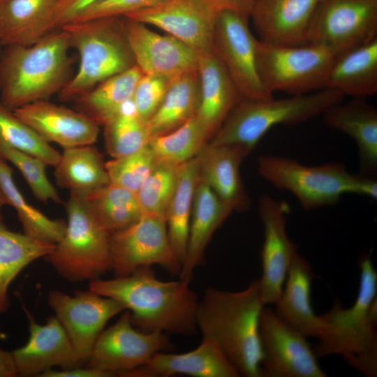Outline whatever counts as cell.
Returning <instances> with one entry per match:
<instances>
[{
  "instance_id": "6da1fadb",
  "label": "cell",
  "mask_w": 377,
  "mask_h": 377,
  "mask_svg": "<svg viewBox=\"0 0 377 377\" xmlns=\"http://www.w3.org/2000/svg\"><path fill=\"white\" fill-rule=\"evenodd\" d=\"M264 306L258 279L240 291L207 288L198 300L197 329L202 339L218 346L239 376H261L259 325Z\"/></svg>"
},
{
  "instance_id": "7a4b0ae2",
  "label": "cell",
  "mask_w": 377,
  "mask_h": 377,
  "mask_svg": "<svg viewBox=\"0 0 377 377\" xmlns=\"http://www.w3.org/2000/svg\"><path fill=\"white\" fill-rule=\"evenodd\" d=\"M89 289L121 302L130 312L133 325L142 332L190 336L198 330L195 313L199 300L189 283L161 281L151 267H141L124 277L91 280Z\"/></svg>"
},
{
  "instance_id": "3957f363",
  "label": "cell",
  "mask_w": 377,
  "mask_h": 377,
  "mask_svg": "<svg viewBox=\"0 0 377 377\" xmlns=\"http://www.w3.org/2000/svg\"><path fill=\"white\" fill-rule=\"evenodd\" d=\"M70 47L62 29L30 45L4 46L0 54V101L13 110L59 93L72 77Z\"/></svg>"
},
{
  "instance_id": "277c9868",
  "label": "cell",
  "mask_w": 377,
  "mask_h": 377,
  "mask_svg": "<svg viewBox=\"0 0 377 377\" xmlns=\"http://www.w3.org/2000/svg\"><path fill=\"white\" fill-rule=\"evenodd\" d=\"M360 287L346 309L336 302L321 315L323 328L313 348L318 357L340 355L363 375L377 376V272L368 255L359 261Z\"/></svg>"
},
{
  "instance_id": "5b68a950",
  "label": "cell",
  "mask_w": 377,
  "mask_h": 377,
  "mask_svg": "<svg viewBox=\"0 0 377 377\" xmlns=\"http://www.w3.org/2000/svg\"><path fill=\"white\" fill-rule=\"evenodd\" d=\"M60 29L66 31L80 57L77 72L59 93L61 101H75L103 80L136 65L124 17L71 22Z\"/></svg>"
},
{
  "instance_id": "8992f818",
  "label": "cell",
  "mask_w": 377,
  "mask_h": 377,
  "mask_svg": "<svg viewBox=\"0 0 377 377\" xmlns=\"http://www.w3.org/2000/svg\"><path fill=\"white\" fill-rule=\"evenodd\" d=\"M258 170L276 188L291 192L304 210L334 205L347 193L377 196L374 179L351 174L340 163L309 166L286 157L262 155Z\"/></svg>"
},
{
  "instance_id": "52a82bcc",
  "label": "cell",
  "mask_w": 377,
  "mask_h": 377,
  "mask_svg": "<svg viewBox=\"0 0 377 377\" xmlns=\"http://www.w3.org/2000/svg\"><path fill=\"white\" fill-rule=\"evenodd\" d=\"M344 95L325 88L318 92L275 100H242L210 140L212 145H239L251 151L278 124H297L323 114Z\"/></svg>"
},
{
  "instance_id": "ba28073f",
  "label": "cell",
  "mask_w": 377,
  "mask_h": 377,
  "mask_svg": "<svg viewBox=\"0 0 377 377\" xmlns=\"http://www.w3.org/2000/svg\"><path fill=\"white\" fill-rule=\"evenodd\" d=\"M66 209L64 235L45 259L70 281L98 279L112 269L110 234L96 219L87 198L70 193Z\"/></svg>"
},
{
  "instance_id": "9c48e42d",
  "label": "cell",
  "mask_w": 377,
  "mask_h": 377,
  "mask_svg": "<svg viewBox=\"0 0 377 377\" xmlns=\"http://www.w3.org/2000/svg\"><path fill=\"white\" fill-rule=\"evenodd\" d=\"M337 56L318 44L281 45L261 40L257 43L259 75L272 94L280 91L302 95L325 89L327 73Z\"/></svg>"
},
{
  "instance_id": "30bf717a",
  "label": "cell",
  "mask_w": 377,
  "mask_h": 377,
  "mask_svg": "<svg viewBox=\"0 0 377 377\" xmlns=\"http://www.w3.org/2000/svg\"><path fill=\"white\" fill-rule=\"evenodd\" d=\"M114 277H124L145 267L158 265L179 274L182 263L170 244L165 220L143 214L130 226L110 235Z\"/></svg>"
},
{
  "instance_id": "8fae6325",
  "label": "cell",
  "mask_w": 377,
  "mask_h": 377,
  "mask_svg": "<svg viewBox=\"0 0 377 377\" xmlns=\"http://www.w3.org/2000/svg\"><path fill=\"white\" fill-rule=\"evenodd\" d=\"M377 0H321L306 43L325 45L338 55L376 38Z\"/></svg>"
},
{
  "instance_id": "7c38bea8",
  "label": "cell",
  "mask_w": 377,
  "mask_h": 377,
  "mask_svg": "<svg viewBox=\"0 0 377 377\" xmlns=\"http://www.w3.org/2000/svg\"><path fill=\"white\" fill-rule=\"evenodd\" d=\"M249 17L221 10L214 32V50L226 68L242 100L273 98L265 88L257 65L258 40L248 24Z\"/></svg>"
},
{
  "instance_id": "4fadbf2b",
  "label": "cell",
  "mask_w": 377,
  "mask_h": 377,
  "mask_svg": "<svg viewBox=\"0 0 377 377\" xmlns=\"http://www.w3.org/2000/svg\"><path fill=\"white\" fill-rule=\"evenodd\" d=\"M47 302L72 343L78 367L86 366L106 323L126 309L117 300L89 289L73 295L53 290Z\"/></svg>"
},
{
  "instance_id": "5bb4252c",
  "label": "cell",
  "mask_w": 377,
  "mask_h": 377,
  "mask_svg": "<svg viewBox=\"0 0 377 377\" xmlns=\"http://www.w3.org/2000/svg\"><path fill=\"white\" fill-rule=\"evenodd\" d=\"M259 332L263 358V377H326L306 337L296 330L275 313L263 307Z\"/></svg>"
},
{
  "instance_id": "9a60e30c",
  "label": "cell",
  "mask_w": 377,
  "mask_h": 377,
  "mask_svg": "<svg viewBox=\"0 0 377 377\" xmlns=\"http://www.w3.org/2000/svg\"><path fill=\"white\" fill-rule=\"evenodd\" d=\"M170 348L165 333L145 332L137 329L127 311L101 333L86 366L121 374L145 364L157 353Z\"/></svg>"
},
{
  "instance_id": "2e32d148",
  "label": "cell",
  "mask_w": 377,
  "mask_h": 377,
  "mask_svg": "<svg viewBox=\"0 0 377 377\" xmlns=\"http://www.w3.org/2000/svg\"><path fill=\"white\" fill-rule=\"evenodd\" d=\"M221 11L213 0H164L124 17L161 29L200 54L214 50V27Z\"/></svg>"
},
{
  "instance_id": "e0dca14e",
  "label": "cell",
  "mask_w": 377,
  "mask_h": 377,
  "mask_svg": "<svg viewBox=\"0 0 377 377\" xmlns=\"http://www.w3.org/2000/svg\"><path fill=\"white\" fill-rule=\"evenodd\" d=\"M259 216L264 227L261 251L262 275L258 279L260 293L265 306L279 299L290 264L297 253V246L286 232L288 204L269 195L259 201Z\"/></svg>"
},
{
  "instance_id": "ac0fdd59",
  "label": "cell",
  "mask_w": 377,
  "mask_h": 377,
  "mask_svg": "<svg viewBox=\"0 0 377 377\" xmlns=\"http://www.w3.org/2000/svg\"><path fill=\"white\" fill-rule=\"evenodd\" d=\"M124 19L135 64L144 74L160 75L172 81L198 71V54L189 46L171 35L151 31L144 23Z\"/></svg>"
},
{
  "instance_id": "d6986e66",
  "label": "cell",
  "mask_w": 377,
  "mask_h": 377,
  "mask_svg": "<svg viewBox=\"0 0 377 377\" xmlns=\"http://www.w3.org/2000/svg\"><path fill=\"white\" fill-rule=\"evenodd\" d=\"M29 329L28 341L11 351L17 376H39L54 367L61 369L78 367L72 343L63 326L54 316L40 325L23 306Z\"/></svg>"
},
{
  "instance_id": "ffe728a7",
  "label": "cell",
  "mask_w": 377,
  "mask_h": 377,
  "mask_svg": "<svg viewBox=\"0 0 377 377\" xmlns=\"http://www.w3.org/2000/svg\"><path fill=\"white\" fill-rule=\"evenodd\" d=\"M13 112L45 141L64 149L93 145L98 135L99 125L89 117L47 100L27 104Z\"/></svg>"
},
{
  "instance_id": "44dd1931",
  "label": "cell",
  "mask_w": 377,
  "mask_h": 377,
  "mask_svg": "<svg viewBox=\"0 0 377 377\" xmlns=\"http://www.w3.org/2000/svg\"><path fill=\"white\" fill-rule=\"evenodd\" d=\"M321 0H255L250 17L263 41L306 44L309 27Z\"/></svg>"
},
{
  "instance_id": "7402d4cb",
  "label": "cell",
  "mask_w": 377,
  "mask_h": 377,
  "mask_svg": "<svg viewBox=\"0 0 377 377\" xmlns=\"http://www.w3.org/2000/svg\"><path fill=\"white\" fill-rule=\"evenodd\" d=\"M200 102L196 117L209 141L242 100L215 50L198 54Z\"/></svg>"
},
{
  "instance_id": "603a6c76",
  "label": "cell",
  "mask_w": 377,
  "mask_h": 377,
  "mask_svg": "<svg viewBox=\"0 0 377 377\" xmlns=\"http://www.w3.org/2000/svg\"><path fill=\"white\" fill-rule=\"evenodd\" d=\"M238 377L239 374L218 346L202 339L194 350L184 353L161 351L145 364L120 376L132 377L172 376Z\"/></svg>"
},
{
  "instance_id": "cb8c5ba5",
  "label": "cell",
  "mask_w": 377,
  "mask_h": 377,
  "mask_svg": "<svg viewBox=\"0 0 377 377\" xmlns=\"http://www.w3.org/2000/svg\"><path fill=\"white\" fill-rule=\"evenodd\" d=\"M250 152L239 145L207 144L198 154L200 179L233 211L250 206L240 175L241 163Z\"/></svg>"
},
{
  "instance_id": "d4e9b609",
  "label": "cell",
  "mask_w": 377,
  "mask_h": 377,
  "mask_svg": "<svg viewBox=\"0 0 377 377\" xmlns=\"http://www.w3.org/2000/svg\"><path fill=\"white\" fill-rule=\"evenodd\" d=\"M232 212L200 179L193 197L186 253L179 274L180 280L190 283L195 268L202 263L214 232Z\"/></svg>"
},
{
  "instance_id": "484cf974",
  "label": "cell",
  "mask_w": 377,
  "mask_h": 377,
  "mask_svg": "<svg viewBox=\"0 0 377 377\" xmlns=\"http://www.w3.org/2000/svg\"><path fill=\"white\" fill-rule=\"evenodd\" d=\"M313 273L309 263L299 253L288 271L282 293L274 304L276 315L305 337L318 338L323 328L321 316L315 313L311 302Z\"/></svg>"
},
{
  "instance_id": "4316f807",
  "label": "cell",
  "mask_w": 377,
  "mask_h": 377,
  "mask_svg": "<svg viewBox=\"0 0 377 377\" xmlns=\"http://www.w3.org/2000/svg\"><path fill=\"white\" fill-rule=\"evenodd\" d=\"M323 115L329 127L354 139L362 171L374 175L377 170L376 109L364 98L355 97L345 104L332 106Z\"/></svg>"
},
{
  "instance_id": "83f0119b",
  "label": "cell",
  "mask_w": 377,
  "mask_h": 377,
  "mask_svg": "<svg viewBox=\"0 0 377 377\" xmlns=\"http://www.w3.org/2000/svg\"><path fill=\"white\" fill-rule=\"evenodd\" d=\"M325 88L353 97L377 93V37L337 57L327 73Z\"/></svg>"
},
{
  "instance_id": "f1b7e54d",
  "label": "cell",
  "mask_w": 377,
  "mask_h": 377,
  "mask_svg": "<svg viewBox=\"0 0 377 377\" xmlns=\"http://www.w3.org/2000/svg\"><path fill=\"white\" fill-rule=\"evenodd\" d=\"M54 168L57 184L81 198L110 184L102 154L92 145L64 148Z\"/></svg>"
},
{
  "instance_id": "f546056e",
  "label": "cell",
  "mask_w": 377,
  "mask_h": 377,
  "mask_svg": "<svg viewBox=\"0 0 377 377\" xmlns=\"http://www.w3.org/2000/svg\"><path fill=\"white\" fill-rule=\"evenodd\" d=\"M56 0H1L0 44L30 45L50 33L49 18Z\"/></svg>"
},
{
  "instance_id": "4dcf8cb0",
  "label": "cell",
  "mask_w": 377,
  "mask_h": 377,
  "mask_svg": "<svg viewBox=\"0 0 377 377\" xmlns=\"http://www.w3.org/2000/svg\"><path fill=\"white\" fill-rule=\"evenodd\" d=\"M200 102L198 71L173 80L157 110L147 121L150 138L169 133L196 116Z\"/></svg>"
},
{
  "instance_id": "1f68e13d",
  "label": "cell",
  "mask_w": 377,
  "mask_h": 377,
  "mask_svg": "<svg viewBox=\"0 0 377 377\" xmlns=\"http://www.w3.org/2000/svg\"><path fill=\"white\" fill-rule=\"evenodd\" d=\"M55 244L10 230L0 220V314L10 306L8 289L16 276L34 260L51 253Z\"/></svg>"
},
{
  "instance_id": "d6a6232c",
  "label": "cell",
  "mask_w": 377,
  "mask_h": 377,
  "mask_svg": "<svg viewBox=\"0 0 377 377\" xmlns=\"http://www.w3.org/2000/svg\"><path fill=\"white\" fill-rule=\"evenodd\" d=\"M143 75L140 68L135 65L108 77L75 101L76 110L99 126L103 125L132 99Z\"/></svg>"
},
{
  "instance_id": "836d02e7",
  "label": "cell",
  "mask_w": 377,
  "mask_h": 377,
  "mask_svg": "<svg viewBox=\"0 0 377 377\" xmlns=\"http://www.w3.org/2000/svg\"><path fill=\"white\" fill-rule=\"evenodd\" d=\"M199 180L198 155L179 165L176 189L165 214L169 240L182 265L186 253L193 197Z\"/></svg>"
},
{
  "instance_id": "e575fe53",
  "label": "cell",
  "mask_w": 377,
  "mask_h": 377,
  "mask_svg": "<svg viewBox=\"0 0 377 377\" xmlns=\"http://www.w3.org/2000/svg\"><path fill=\"white\" fill-rule=\"evenodd\" d=\"M6 162L0 159V188L8 204L15 209L24 233L56 244L64 235L66 223L47 217L27 201L13 179V169Z\"/></svg>"
},
{
  "instance_id": "d590c367",
  "label": "cell",
  "mask_w": 377,
  "mask_h": 377,
  "mask_svg": "<svg viewBox=\"0 0 377 377\" xmlns=\"http://www.w3.org/2000/svg\"><path fill=\"white\" fill-rule=\"evenodd\" d=\"M87 200L96 219L110 235L133 224L143 214L135 193L111 184Z\"/></svg>"
},
{
  "instance_id": "8d00e7d4",
  "label": "cell",
  "mask_w": 377,
  "mask_h": 377,
  "mask_svg": "<svg viewBox=\"0 0 377 377\" xmlns=\"http://www.w3.org/2000/svg\"><path fill=\"white\" fill-rule=\"evenodd\" d=\"M209 139L196 116L169 133L150 138L156 161L178 166L198 156Z\"/></svg>"
},
{
  "instance_id": "74e56055",
  "label": "cell",
  "mask_w": 377,
  "mask_h": 377,
  "mask_svg": "<svg viewBox=\"0 0 377 377\" xmlns=\"http://www.w3.org/2000/svg\"><path fill=\"white\" fill-rule=\"evenodd\" d=\"M103 126L105 149L113 158L132 154L149 144L147 123L137 114L132 99Z\"/></svg>"
},
{
  "instance_id": "f35d334b",
  "label": "cell",
  "mask_w": 377,
  "mask_h": 377,
  "mask_svg": "<svg viewBox=\"0 0 377 377\" xmlns=\"http://www.w3.org/2000/svg\"><path fill=\"white\" fill-rule=\"evenodd\" d=\"M0 145L31 154L43 161L47 166L55 167L61 153L42 139L13 110L0 101Z\"/></svg>"
},
{
  "instance_id": "ab89813d",
  "label": "cell",
  "mask_w": 377,
  "mask_h": 377,
  "mask_svg": "<svg viewBox=\"0 0 377 377\" xmlns=\"http://www.w3.org/2000/svg\"><path fill=\"white\" fill-rule=\"evenodd\" d=\"M178 168L179 165L156 162L136 192L143 214L165 219L168 207L176 189Z\"/></svg>"
},
{
  "instance_id": "60d3db41",
  "label": "cell",
  "mask_w": 377,
  "mask_h": 377,
  "mask_svg": "<svg viewBox=\"0 0 377 377\" xmlns=\"http://www.w3.org/2000/svg\"><path fill=\"white\" fill-rule=\"evenodd\" d=\"M0 159L10 162L18 169L38 200L61 202L57 191L46 175L47 165L40 159L4 145H0Z\"/></svg>"
},
{
  "instance_id": "b9f144b4",
  "label": "cell",
  "mask_w": 377,
  "mask_h": 377,
  "mask_svg": "<svg viewBox=\"0 0 377 377\" xmlns=\"http://www.w3.org/2000/svg\"><path fill=\"white\" fill-rule=\"evenodd\" d=\"M149 144L140 149L105 163L110 183L136 193L156 163Z\"/></svg>"
},
{
  "instance_id": "7bdbcfd3",
  "label": "cell",
  "mask_w": 377,
  "mask_h": 377,
  "mask_svg": "<svg viewBox=\"0 0 377 377\" xmlns=\"http://www.w3.org/2000/svg\"><path fill=\"white\" fill-rule=\"evenodd\" d=\"M172 80L156 75L144 74L138 83L132 100L137 114L147 121L160 106Z\"/></svg>"
},
{
  "instance_id": "ee69618b",
  "label": "cell",
  "mask_w": 377,
  "mask_h": 377,
  "mask_svg": "<svg viewBox=\"0 0 377 377\" xmlns=\"http://www.w3.org/2000/svg\"><path fill=\"white\" fill-rule=\"evenodd\" d=\"M163 1L164 0H101L82 12L71 22L103 17H125L132 13L154 6Z\"/></svg>"
},
{
  "instance_id": "f6af8a7d",
  "label": "cell",
  "mask_w": 377,
  "mask_h": 377,
  "mask_svg": "<svg viewBox=\"0 0 377 377\" xmlns=\"http://www.w3.org/2000/svg\"><path fill=\"white\" fill-rule=\"evenodd\" d=\"M101 0H56L50 14V32L61 28Z\"/></svg>"
},
{
  "instance_id": "bcb514c9",
  "label": "cell",
  "mask_w": 377,
  "mask_h": 377,
  "mask_svg": "<svg viewBox=\"0 0 377 377\" xmlns=\"http://www.w3.org/2000/svg\"><path fill=\"white\" fill-rule=\"evenodd\" d=\"M75 367L71 369H61L59 371L52 369L42 373L40 377H110L115 376L114 374L102 371L94 367L85 366V367Z\"/></svg>"
},
{
  "instance_id": "7dc6e473",
  "label": "cell",
  "mask_w": 377,
  "mask_h": 377,
  "mask_svg": "<svg viewBox=\"0 0 377 377\" xmlns=\"http://www.w3.org/2000/svg\"><path fill=\"white\" fill-rule=\"evenodd\" d=\"M221 10H231L250 17L255 0H213Z\"/></svg>"
},
{
  "instance_id": "c3c4849f",
  "label": "cell",
  "mask_w": 377,
  "mask_h": 377,
  "mask_svg": "<svg viewBox=\"0 0 377 377\" xmlns=\"http://www.w3.org/2000/svg\"><path fill=\"white\" fill-rule=\"evenodd\" d=\"M17 376L11 351L0 348V377Z\"/></svg>"
},
{
  "instance_id": "681fc988",
  "label": "cell",
  "mask_w": 377,
  "mask_h": 377,
  "mask_svg": "<svg viewBox=\"0 0 377 377\" xmlns=\"http://www.w3.org/2000/svg\"><path fill=\"white\" fill-rule=\"evenodd\" d=\"M8 205L7 199L6 196L4 195L1 188H0V220H2V215H1L2 208L5 205Z\"/></svg>"
},
{
  "instance_id": "f907efd6",
  "label": "cell",
  "mask_w": 377,
  "mask_h": 377,
  "mask_svg": "<svg viewBox=\"0 0 377 377\" xmlns=\"http://www.w3.org/2000/svg\"><path fill=\"white\" fill-rule=\"evenodd\" d=\"M1 50H2V45L0 44V54H1Z\"/></svg>"
},
{
  "instance_id": "816d5d0a",
  "label": "cell",
  "mask_w": 377,
  "mask_h": 377,
  "mask_svg": "<svg viewBox=\"0 0 377 377\" xmlns=\"http://www.w3.org/2000/svg\"><path fill=\"white\" fill-rule=\"evenodd\" d=\"M0 334H1V332H0Z\"/></svg>"
},
{
  "instance_id": "f5cc1de1",
  "label": "cell",
  "mask_w": 377,
  "mask_h": 377,
  "mask_svg": "<svg viewBox=\"0 0 377 377\" xmlns=\"http://www.w3.org/2000/svg\"><path fill=\"white\" fill-rule=\"evenodd\" d=\"M1 1V0H0Z\"/></svg>"
}]
</instances>
